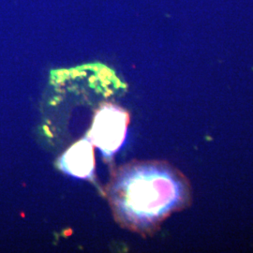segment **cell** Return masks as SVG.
<instances>
[{"label":"cell","mask_w":253,"mask_h":253,"mask_svg":"<svg viewBox=\"0 0 253 253\" xmlns=\"http://www.w3.org/2000/svg\"><path fill=\"white\" fill-rule=\"evenodd\" d=\"M58 168L70 175L82 179H92L95 170L94 145L87 138L71 145L57 161Z\"/></svg>","instance_id":"3957f363"},{"label":"cell","mask_w":253,"mask_h":253,"mask_svg":"<svg viewBox=\"0 0 253 253\" xmlns=\"http://www.w3.org/2000/svg\"><path fill=\"white\" fill-rule=\"evenodd\" d=\"M129 115L113 102H103L94 115L87 139L105 158L118 152L126 139Z\"/></svg>","instance_id":"7a4b0ae2"},{"label":"cell","mask_w":253,"mask_h":253,"mask_svg":"<svg viewBox=\"0 0 253 253\" xmlns=\"http://www.w3.org/2000/svg\"><path fill=\"white\" fill-rule=\"evenodd\" d=\"M106 191L118 224L140 235L155 233L191 199L187 177L171 164L159 161H134L121 166Z\"/></svg>","instance_id":"6da1fadb"}]
</instances>
